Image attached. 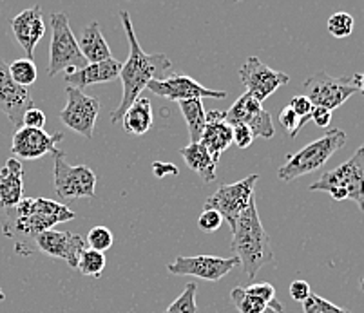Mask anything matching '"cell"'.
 Wrapping results in <instances>:
<instances>
[{"label":"cell","instance_id":"obj_19","mask_svg":"<svg viewBox=\"0 0 364 313\" xmlns=\"http://www.w3.org/2000/svg\"><path fill=\"white\" fill-rule=\"evenodd\" d=\"M11 31L15 35L16 42L22 45L28 57H35V48L36 44L42 40V36L46 33V22L42 18V9L41 6H33V8L24 9L21 15H16L11 18Z\"/></svg>","mask_w":364,"mask_h":313},{"label":"cell","instance_id":"obj_7","mask_svg":"<svg viewBox=\"0 0 364 313\" xmlns=\"http://www.w3.org/2000/svg\"><path fill=\"white\" fill-rule=\"evenodd\" d=\"M55 158V190L56 196L65 201L82 197H95L97 194V174L87 165H69L64 150L56 149Z\"/></svg>","mask_w":364,"mask_h":313},{"label":"cell","instance_id":"obj_20","mask_svg":"<svg viewBox=\"0 0 364 313\" xmlns=\"http://www.w3.org/2000/svg\"><path fill=\"white\" fill-rule=\"evenodd\" d=\"M120 71L122 62L111 57L109 60L91 62V64H85V67L65 72V82H68V85H71V87H78L84 91L89 85L112 82L114 78L120 77Z\"/></svg>","mask_w":364,"mask_h":313},{"label":"cell","instance_id":"obj_44","mask_svg":"<svg viewBox=\"0 0 364 313\" xmlns=\"http://www.w3.org/2000/svg\"><path fill=\"white\" fill-rule=\"evenodd\" d=\"M360 288L364 290V278H363V281H360Z\"/></svg>","mask_w":364,"mask_h":313},{"label":"cell","instance_id":"obj_40","mask_svg":"<svg viewBox=\"0 0 364 313\" xmlns=\"http://www.w3.org/2000/svg\"><path fill=\"white\" fill-rule=\"evenodd\" d=\"M152 170H154V176L158 177H164L167 176V174H174V176H178L176 165H172V163H154L152 165Z\"/></svg>","mask_w":364,"mask_h":313},{"label":"cell","instance_id":"obj_11","mask_svg":"<svg viewBox=\"0 0 364 313\" xmlns=\"http://www.w3.org/2000/svg\"><path fill=\"white\" fill-rule=\"evenodd\" d=\"M236 266H240V259L236 256H178L176 261L171 263L167 270L172 275H191V278L216 282L232 272Z\"/></svg>","mask_w":364,"mask_h":313},{"label":"cell","instance_id":"obj_37","mask_svg":"<svg viewBox=\"0 0 364 313\" xmlns=\"http://www.w3.org/2000/svg\"><path fill=\"white\" fill-rule=\"evenodd\" d=\"M46 120H48V118H46L44 111L31 107L29 111H26L24 118H22V125H26V127H33V128H44Z\"/></svg>","mask_w":364,"mask_h":313},{"label":"cell","instance_id":"obj_25","mask_svg":"<svg viewBox=\"0 0 364 313\" xmlns=\"http://www.w3.org/2000/svg\"><path fill=\"white\" fill-rule=\"evenodd\" d=\"M152 105L151 100L145 97H138L136 100L129 105V109L125 111L124 118H122V123L127 133L134 134V136H144L145 133H149L152 127Z\"/></svg>","mask_w":364,"mask_h":313},{"label":"cell","instance_id":"obj_45","mask_svg":"<svg viewBox=\"0 0 364 313\" xmlns=\"http://www.w3.org/2000/svg\"><path fill=\"white\" fill-rule=\"evenodd\" d=\"M234 2H241V0H234Z\"/></svg>","mask_w":364,"mask_h":313},{"label":"cell","instance_id":"obj_5","mask_svg":"<svg viewBox=\"0 0 364 313\" xmlns=\"http://www.w3.org/2000/svg\"><path fill=\"white\" fill-rule=\"evenodd\" d=\"M310 190L328 192L336 201H353L360 212H364V145H360L348 161L324 172L310 185Z\"/></svg>","mask_w":364,"mask_h":313},{"label":"cell","instance_id":"obj_1","mask_svg":"<svg viewBox=\"0 0 364 313\" xmlns=\"http://www.w3.org/2000/svg\"><path fill=\"white\" fill-rule=\"evenodd\" d=\"M75 217V212L64 203L46 197H24L18 205L6 210L2 232L15 243L18 256H31L36 252L35 239L38 234Z\"/></svg>","mask_w":364,"mask_h":313},{"label":"cell","instance_id":"obj_13","mask_svg":"<svg viewBox=\"0 0 364 313\" xmlns=\"http://www.w3.org/2000/svg\"><path fill=\"white\" fill-rule=\"evenodd\" d=\"M145 89H149L152 94H158V97H164L172 101L193 100V98H200V100L201 98H218V100L227 98L225 91H214V89L205 87L187 75H172V77L160 78V80H151Z\"/></svg>","mask_w":364,"mask_h":313},{"label":"cell","instance_id":"obj_15","mask_svg":"<svg viewBox=\"0 0 364 313\" xmlns=\"http://www.w3.org/2000/svg\"><path fill=\"white\" fill-rule=\"evenodd\" d=\"M31 107H35V100L28 87L13 80L8 64L0 58V111L15 127H22V118Z\"/></svg>","mask_w":364,"mask_h":313},{"label":"cell","instance_id":"obj_12","mask_svg":"<svg viewBox=\"0 0 364 313\" xmlns=\"http://www.w3.org/2000/svg\"><path fill=\"white\" fill-rule=\"evenodd\" d=\"M240 78L247 87V93L261 104L268 97H272L281 85H287L290 82V77L287 72L268 67L257 57H248L245 60V64L240 67Z\"/></svg>","mask_w":364,"mask_h":313},{"label":"cell","instance_id":"obj_39","mask_svg":"<svg viewBox=\"0 0 364 313\" xmlns=\"http://www.w3.org/2000/svg\"><path fill=\"white\" fill-rule=\"evenodd\" d=\"M310 120H312L317 127L326 128L330 123H332V111L314 105L312 113H310Z\"/></svg>","mask_w":364,"mask_h":313},{"label":"cell","instance_id":"obj_41","mask_svg":"<svg viewBox=\"0 0 364 313\" xmlns=\"http://www.w3.org/2000/svg\"><path fill=\"white\" fill-rule=\"evenodd\" d=\"M352 82H353V85H355V87H357V91L364 94V72H359V75H353Z\"/></svg>","mask_w":364,"mask_h":313},{"label":"cell","instance_id":"obj_3","mask_svg":"<svg viewBox=\"0 0 364 313\" xmlns=\"http://www.w3.org/2000/svg\"><path fill=\"white\" fill-rule=\"evenodd\" d=\"M232 252L240 259L248 279H254L267 263L274 261L270 237L259 219L256 199L252 197L248 209L245 210L232 226Z\"/></svg>","mask_w":364,"mask_h":313},{"label":"cell","instance_id":"obj_22","mask_svg":"<svg viewBox=\"0 0 364 313\" xmlns=\"http://www.w3.org/2000/svg\"><path fill=\"white\" fill-rule=\"evenodd\" d=\"M24 199V169L16 158H9L0 170V209L9 210Z\"/></svg>","mask_w":364,"mask_h":313},{"label":"cell","instance_id":"obj_9","mask_svg":"<svg viewBox=\"0 0 364 313\" xmlns=\"http://www.w3.org/2000/svg\"><path fill=\"white\" fill-rule=\"evenodd\" d=\"M303 91L304 97L309 98L314 105L328 109L332 113L350 97L359 93L350 77L336 78L330 77L328 72L324 71H319L310 78H306L303 84Z\"/></svg>","mask_w":364,"mask_h":313},{"label":"cell","instance_id":"obj_38","mask_svg":"<svg viewBox=\"0 0 364 313\" xmlns=\"http://www.w3.org/2000/svg\"><path fill=\"white\" fill-rule=\"evenodd\" d=\"M312 295V290H310V285L303 279H297L290 285V297L297 302H304L306 299Z\"/></svg>","mask_w":364,"mask_h":313},{"label":"cell","instance_id":"obj_30","mask_svg":"<svg viewBox=\"0 0 364 313\" xmlns=\"http://www.w3.org/2000/svg\"><path fill=\"white\" fill-rule=\"evenodd\" d=\"M353 26H355V21L350 13L337 11L328 18L326 28H328L330 35L336 36V38H346L353 33Z\"/></svg>","mask_w":364,"mask_h":313},{"label":"cell","instance_id":"obj_31","mask_svg":"<svg viewBox=\"0 0 364 313\" xmlns=\"http://www.w3.org/2000/svg\"><path fill=\"white\" fill-rule=\"evenodd\" d=\"M87 248L98 250V252H107L114 243V236L107 226H92L85 237Z\"/></svg>","mask_w":364,"mask_h":313},{"label":"cell","instance_id":"obj_6","mask_svg":"<svg viewBox=\"0 0 364 313\" xmlns=\"http://www.w3.org/2000/svg\"><path fill=\"white\" fill-rule=\"evenodd\" d=\"M87 60L80 51V45L73 33L71 24L65 13L51 15V44H49V77H56L58 72H71L85 67Z\"/></svg>","mask_w":364,"mask_h":313},{"label":"cell","instance_id":"obj_16","mask_svg":"<svg viewBox=\"0 0 364 313\" xmlns=\"http://www.w3.org/2000/svg\"><path fill=\"white\" fill-rule=\"evenodd\" d=\"M36 252H42L53 259H62L71 268H76L78 257L85 248V239L78 234L60 232V230H46L35 239Z\"/></svg>","mask_w":364,"mask_h":313},{"label":"cell","instance_id":"obj_27","mask_svg":"<svg viewBox=\"0 0 364 313\" xmlns=\"http://www.w3.org/2000/svg\"><path fill=\"white\" fill-rule=\"evenodd\" d=\"M76 270L85 275V278H102V273L105 270V256L104 252L92 248L82 250L80 257H78V265Z\"/></svg>","mask_w":364,"mask_h":313},{"label":"cell","instance_id":"obj_34","mask_svg":"<svg viewBox=\"0 0 364 313\" xmlns=\"http://www.w3.org/2000/svg\"><path fill=\"white\" fill-rule=\"evenodd\" d=\"M221 223H223V217H221L220 212L213 209H203L200 219H198V226L205 234H214L216 230H220Z\"/></svg>","mask_w":364,"mask_h":313},{"label":"cell","instance_id":"obj_14","mask_svg":"<svg viewBox=\"0 0 364 313\" xmlns=\"http://www.w3.org/2000/svg\"><path fill=\"white\" fill-rule=\"evenodd\" d=\"M225 120L230 125L245 123L252 128L254 136H259L263 140H270L274 138L276 131H274L272 116L264 111L263 104L252 98L248 93H243L234 105L228 111H225Z\"/></svg>","mask_w":364,"mask_h":313},{"label":"cell","instance_id":"obj_26","mask_svg":"<svg viewBox=\"0 0 364 313\" xmlns=\"http://www.w3.org/2000/svg\"><path fill=\"white\" fill-rule=\"evenodd\" d=\"M180 111L183 114V120L187 123L188 136H191V143H198L201 140V134L207 125V113H205L203 104L200 98H193V100L178 101Z\"/></svg>","mask_w":364,"mask_h":313},{"label":"cell","instance_id":"obj_32","mask_svg":"<svg viewBox=\"0 0 364 313\" xmlns=\"http://www.w3.org/2000/svg\"><path fill=\"white\" fill-rule=\"evenodd\" d=\"M303 309L304 313H352L350 309L341 308V306L333 304L319 295H314V293L303 302Z\"/></svg>","mask_w":364,"mask_h":313},{"label":"cell","instance_id":"obj_10","mask_svg":"<svg viewBox=\"0 0 364 313\" xmlns=\"http://www.w3.org/2000/svg\"><path fill=\"white\" fill-rule=\"evenodd\" d=\"M68 104L60 111V120L68 125L71 131L78 133L80 136L91 140L95 134V125L100 114V101L87 94L78 87H65Z\"/></svg>","mask_w":364,"mask_h":313},{"label":"cell","instance_id":"obj_24","mask_svg":"<svg viewBox=\"0 0 364 313\" xmlns=\"http://www.w3.org/2000/svg\"><path fill=\"white\" fill-rule=\"evenodd\" d=\"M78 45H80V51L85 60H87V64L104 62L111 58V48H109L104 35H102L100 24L95 21L82 31L80 38H78Z\"/></svg>","mask_w":364,"mask_h":313},{"label":"cell","instance_id":"obj_2","mask_svg":"<svg viewBox=\"0 0 364 313\" xmlns=\"http://www.w3.org/2000/svg\"><path fill=\"white\" fill-rule=\"evenodd\" d=\"M118 16H120L125 36H127L129 58L125 64H122L120 80L122 87H124V97H122V101L117 111L111 113L112 123L122 121L129 105L136 100L138 97H141V93H144V89L147 87L149 82L165 78L167 72H171L172 69V62L168 60L167 55H164V53H152V55H149V53H145L141 49L140 42L136 38V33H134V28H132L131 13L127 9H122L118 13Z\"/></svg>","mask_w":364,"mask_h":313},{"label":"cell","instance_id":"obj_28","mask_svg":"<svg viewBox=\"0 0 364 313\" xmlns=\"http://www.w3.org/2000/svg\"><path fill=\"white\" fill-rule=\"evenodd\" d=\"M8 69L13 80L18 85H22V87L33 85L36 82V77H38L36 64L31 58H18V60H15L13 64H9Z\"/></svg>","mask_w":364,"mask_h":313},{"label":"cell","instance_id":"obj_35","mask_svg":"<svg viewBox=\"0 0 364 313\" xmlns=\"http://www.w3.org/2000/svg\"><path fill=\"white\" fill-rule=\"evenodd\" d=\"M254 140H256V136H254L252 128L248 127V125L245 123L232 125V143H236V147H240V149H247V147L252 145Z\"/></svg>","mask_w":364,"mask_h":313},{"label":"cell","instance_id":"obj_21","mask_svg":"<svg viewBox=\"0 0 364 313\" xmlns=\"http://www.w3.org/2000/svg\"><path fill=\"white\" fill-rule=\"evenodd\" d=\"M200 141L213 154L214 160L220 161L221 154L232 145V125L225 120V111H208L207 125Z\"/></svg>","mask_w":364,"mask_h":313},{"label":"cell","instance_id":"obj_18","mask_svg":"<svg viewBox=\"0 0 364 313\" xmlns=\"http://www.w3.org/2000/svg\"><path fill=\"white\" fill-rule=\"evenodd\" d=\"M230 302L240 313H264L268 308L283 309L276 299V288L270 282H256L247 288H234L230 292Z\"/></svg>","mask_w":364,"mask_h":313},{"label":"cell","instance_id":"obj_23","mask_svg":"<svg viewBox=\"0 0 364 313\" xmlns=\"http://www.w3.org/2000/svg\"><path fill=\"white\" fill-rule=\"evenodd\" d=\"M181 158L183 161L187 163V167L193 170L194 174L200 176V180L203 183H214L216 181V167H218V161L214 160L213 154L208 153L207 147H205L201 141L198 143H191L183 149H180Z\"/></svg>","mask_w":364,"mask_h":313},{"label":"cell","instance_id":"obj_4","mask_svg":"<svg viewBox=\"0 0 364 313\" xmlns=\"http://www.w3.org/2000/svg\"><path fill=\"white\" fill-rule=\"evenodd\" d=\"M346 133L341 128H332L324 136L317 138L316 141L309 143L296 154H289L284 165L277 170V177L284 183L297 180L301 176L312 174L323 169L326 161L346 145Z\"/></svg>","mask_w":364,"mask_h":313},{"label":"cell","instance_id":"obj_43","mask_svg":"<svg viewBox=\"0 0 364 313\" xmlns=\"http://www.w3.org/2000/svg\"><path fill=\"white\" fill-rule=\"evenodd\" d=\"M4 299H6V295H4V292H2V288H0V302L4 301Z\"/></svg>","mask_w":364,"mask_h":313},{"label":"cell","instance_id":"obj_42","mask_svg":"<svg viewBox=\"0 0 364 313\" xmlns=\"http://www.w3.org/2000/svg\"><path fill=\"white\" fill-rule=\"evenodd\" d=\"M281 312H283V309H276V308H268V309H267V312H264V313H281Z\"/></svg>","mask_w":364,"mask_h":313},{"label":"cell","instance_id":"obj_36","mask_svg":"<svg viewBox=\"0 0 364 313\" xmlns=\"http://www.w3.org/2000/svg\"><path fill=\"white\" fill-rule=\"evenodd\" d=\"M290 109H292L294 113L297 114V116L301 118V120H304L306 123L310 121V113H312L314 109V104L309 100V98L304 97V94H299V97H294L292 100H290Z\"/></svg>","mask_w":364,"mask_h":313},{"label":"cell","instance_id":"obj_8","mask_svg":"<svg viewBox=\"0 0 364 313\" xmlns=\"http://www.w3.org/2000/svg\"><path fill=\"white\" fill-rule=\"evenodd\" d=\"M259 181L257 174H250L245 180L230 183V185H221L210 197L205 199L203 209H213L221 214L223 221H227L230 229L236 225L241 214L248 209L250 201L254 197V189Z\"/></svg>","mask_w":364,"mask_h":313},{"label":"cell","instance_id":"obj_17","mask_svg":"<svg viewBox=\"0 0 364 313\" xmlns=\"http://www.w3.org/2000/svg\"><path fill=\"white\" fill-rule=\"evenodd\" d=\"M64 138L62 133L48 134L44 128L22 127L16 128L11 141V154L16 160H38L46 154H53L56 150V141Z\"/></svg>","mask_w":364,"mask_h":313},{"label":"cell","instance_id":"obj_29","mask_svg":"<svg viewBox=\"0 0 364 313\" xmlns=\"http://www.w3.org/2000/svg\"><path fill=\"white\" fill-rule=\"evenodd\" d=\"M196 293H198V285L196 282H188L187 288L181 292L180 297L172 302L165 313H198V304H196Z\"/></svg>","mask_w":364,"mask_h":313},{"label":"cell","instance_id":"obj_33","mask_svg":"<svg viewBox=\"0 0 364 313\" xmlns=\"http://www.w3.org/2000/svg\"><path fill=\"white\" fill-rule=\"evenodd\" d=\"M279 123L283 125L284 133H289L290 138H296L297 134H299L301 128L306 125V121L301 120V118L294 113L292 109L287 105V107H284L283 111L279 113Z\"/></svg>","mask_w":364,"mask_h":313}]
</instances>
